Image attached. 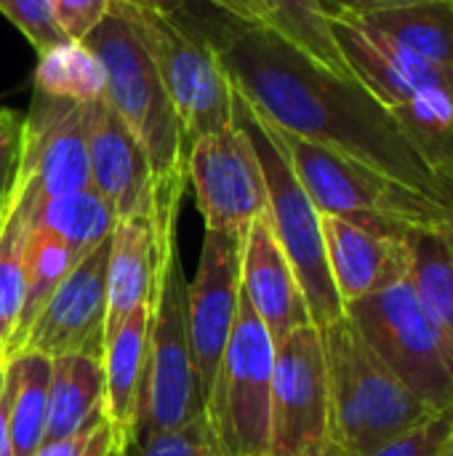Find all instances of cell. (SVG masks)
Wrapping results in <instances>:
<instances>
[{
  "label": "cell",
  "mask_w": 453,
  "mask_h": 456,
  "mask_svg": "<svg viewBox=\"0 0 453 456\" xmlns=\"http://www.w3.org/2000/svg\"><path fill=\"white\" fill-rule=\"evenodd\" d=\"M328 438V377L323 342L315 326H304L275 345L270 454H294Z\"/></svg>",
  "instance_id": "cell-13"
},
{
  "label": "cell",
  "mask_w": 453,
  "mask_h": 456,
  "mask_svg": "<svg viewBox=\"0 0 453 456\" xmlns=\"http://www.w3.org/2000/svg\"><path fill=\"white\" fill-rule=\"evenodd\" d=\"M83 43L96 53L104 69V102L117 112L147 155L152 206H182L190 142L142 40L125 19L109 11Z\"/></svg>",
  "instance_id": "cell-3"
},
{
  "label": "cell",
  "mask_w": 453,
  "mask_h": 456,
  "mask_svg": "<svg viewBox=\"0 0 453 456\" xmlns=\"http://www.w3.org/2000/svg\"><path fill=\"white\" fill-rule=\"evenodd\" d=\"M152 224L158 230L160 256L150 297L147 369L133 444L152 433L182 428L203 414V393L187 323V275L176 240L179 206L152 208Z\"/></svg>",
  "instance_id": "cell-4"
},
{
  "label": "cell",
  "mask_w": 453,
  "mask_h": 456,
  "mask_svg": "<svg viewBox=\"0 0 453 456\" xmlns=\"http://www.w3.org/2000/svg\"><path fill=\"white\" fill-rule=\"evenodd\" d=\"M240 289L275 345L296 329L312 326L299 278L286 259L267 214L256 216L243 235Z\"/></svg>",
  "instance_id": "cell-17"
},
{
  "label": "cell",
  "mask_w": 453,
  "mask_h": 456,
  "mask_svg": "<svg viewBox=\"0 0 453 456\" xmlns=\"http://www.w3.org/2000/svg\"><path fill=\"white\" fill-rule=\"evenodd\" d=\"M326 259L342 305H352L409 270L403 240L384 238L339 216H323Z\"/></svg>",
  "instance_id": "cell-18"
},
{
  "label": "cell",
  "mask_w": 453,
  "mask_h": 456,
  "mask_svg": "<svg viewBox=\"0 0 453 456\" xmlns=\"http://www.w3.org/2000/svg\"><path fill=\"white\" fill-rule=\"evenodd\" d=\"M104 422L101 361L88 355L51 358L45 444L93 430Z\"/></svg>",
  "instance_id": "cell-21"
},
{
  "label": "cell",
  "mask_w": 453,
  "mask_h": 456,
  "mask_svg": "<svg viewBox=\"0 0 453 456\" xmlns=\"http://www.w3.org/2000/svg\"><path fill=\"white\" fill-rule=\"evenodd\" d=\"M200 29L214 43L235 94L259 118L441 200L427 160L358 80L328 72L267 27L222 16Z\"/></svg>",
  "instance_id": "cell-1"
},
{
  "label": "cell",
  "mask_w": 453,
  "mask_h": 456,
  "mask_svg": "<svg viewBox=\"0 0 453 456\" xmlns=\"http://www.w3.org/2000/svg\"><path fill=\"white\" fill-rule=\"evenodd\" d=\"M83 256L67 246L61 238L43 227H27V246H24V302H21V315L16 334L5 350V358H11L21 339L27 337L29 326L40 315V310L48 305L59 283L69 275V270L80 262ZM3 358V361H5Z\"/></svg>",
  "instance_id": "cell-26"
},
{
  "label": "cell",
  "mask_w": 453,
  "mask_h": 456,
  "mask_svg": "<svg viewBox=\"0 0 453 456\" xmlns=\"http://www.w3.org/2000/svg\"><path fill=\"white\" fill-rule=\"evenodd\" d=\"M318 331L328 377V436L344 454H368L435 411L382 363L347 315Z\"/></svg>",
  "instance_id": "cell-5"
},
{
  "label": "cell",
  "mask_w": 453,
  "mask_h": 456,
  "mask_svg": "<svg viewBox=\"0 0 453 456\" xmlns=\"http://www.w3.org/2000/svg\"><path fill=\"white\" fill-rule=\"evenodd\" d=\"M128 454V449L112 436V430H109V425L107 422H101V428L96 430V438H93V444H91V449H88V454L85 456H125Z\"/></svg>",
  "instance_id": "cell-38"
},
{
  "label": "cell",
  "mask_w": 453,
  "mask_h": 456,
  "mask_svg": "<svg viewBox=\"0 0 453 456\" xmlns=\"http://www.w3.org/2000/svg\"><path fill=\"white\" fill-rule=\"evenodd\" d=\"M264 27L328 72L355 80L318 0H264Z\"/></svg>",
  "instance_id": "cell-27"
},
{
  "label": "cell",
  "mask_w": 453,
  "mask_h": 456,
  "mask_svg": "<svg viewBox=\"0 0 453 456\" xmlns=\"http://www.w3.org/2000/svg\"><path fill=\"white\" fill-rule=\"evenodd\" d=\"M187 184L195 190L206 230L246 235L267 208V184L254 142L235 118L227 128L192 142Z\"/></svg>",
  "instance_id": "cell-12"
},
{
  "label": "cell",
  "mask_w": 453,
  "mask_h": 456,
  "mask_svg": "<svg viewBox=\"0 0 453 456\" xmlns=\"http://www.w3.org/2000/svg\"><path fill=\"white\" fill-rule=\"evenodd\" d=\"M453 438V406L433 411L411 430L390 438L363 456H441Z\"/></svg>",
  "instance_id": "cell-31"
},
{
  "label": "cell",
  "mask_w": 453,
  "mask_h": 456,
  "mask_svg": "<svg viewBox=\"0 0 453 456\" xmlns=\"http://www.w3.org/2000/svg\"><path fill=\"white\" fill-rule=\"evenodd\" d=\"M318 3L328 13V19H339V16H366L374 11L400 8V5H411L422 0H318Z\"/></svg>",
  "instance_id": "cell-35"
},
{
  "label": "cell",
  "mask_w": 453,
  "mask_h": 456,
  "mask_svg": "<svg viewBox=\"0 0 453 456\" xmlns=\"http://www.w3.org/2000/svg\"><path fill=\"white\" fill-rule=\"evenodd\" d=\"M441 456H453V438H451V441H449V446L443 449V454H441Z\"/></svg>",
  "instance_id": "cell-43"
},
{
  "label": "cell",
  "mask_w": 453,
  "mask_h": 456,
  "mask_svg": "<svg viewBox=\"0 0 453 456\" xmlns=\"http://www.w3.org/2000/svg\"><path fill=\"white\" fill-rule=\"evenodd\" d=\"M235 120L246 128L254 142L264 184H267V222L291 262L299 286L304 291L310 318L315 329H323L344 315V305L334 289L326 240H323V214L315 208L312 198L294 174L283 147L278 144L272 128L235 94Z\"/></svg>",
  "instance_id": "cell-9"
},
{
  "label": "cell",
  "mask_w": 453,
  "mask_h": 456,
  "mask_svg": "<svg viewBox=\"0 0 453 456\" xmlns=\"http://www.w3.org/2000/svg\"><path fill=\"white\" fill-rule=\"evenodd\" d=\"M107 251L109 240L88 251L69 270L16 353L27 350L45 358L88 355L101 361L107 337Z\"/></svg>",
  "instance_id": "cell-15"
},
{
  "label": "cell",
  "mask_w": 453,
  "mask_h": 456,
  "mask_svg": "<svg viewBox=\"0 0 453 456\" xmlns=\"http://www.w3.org/2000/svg\"><path fill=\"white\" fill-rule=\"evenodd\" d=\"M0 456H13L11 428H8V406H5V390H3V369H0Z\"/></svg>",
  "instance_id": "cell-40"
},
{
  "label": "cell",
  "mask_w": 453,
  "mask_h": 456,
  "mask_svg": "<svg viewBox=\"0 0 453 456\" xmlns=\"http://www.w3.org/2000/svg\"><path fill=\"white\" fill-rule=\"evenodd\" d=\"M0 369L13 456H35L45 444L51 358L21 350L5 358Z\"/></svg>",
  "instance_id": "cell-22"
},
{
  "label": "cell",
  "mask_w": 453,
  "mask_h": 456,
  "mask_svg": "<svg viewBox=\"0 0 453 456\" xmlns=\"http://www.w3.org/2000/svg\"><path fill=\"white\" fill-rule=\"evenodd\" d=\"M158 256L160 240L152 216L115 222L107 251V337L133 310L150 302L158 278Z\"/></svg>",
  "instance_id": "cell-20"
},
{
  "label": "cell",
  "mask_w": 453,
  "mask_h": 456,
  "mask_svg": "<svg viewBox=\"0 0 453 456\" xmlns=\"http://www.w3.org/2000/svg\"><path fill=\"white\" fill-rule=\"evenodd\" d=\"M51 5L67 40H85L112 11L109 0H51Z\"/></svg>",
  "instance_id": "cell-33"
},
{
  "label": "cell",
  "mask_w": 453,
  "mask_h": 456,
  "mask_svg": "<svg viewBox=\"0 0 453 456\" xmlns=\"http://www.w3.org/2000/svg\"><path fill=\"white\" fill-rule=\"evenodd\" d=\"M147 331L150 302L133 310L104 342L101 377H104V422L112 436L131 449L147 369Z\"/></svg>",
  "instance_id": "cell-19"
},
{
  "label": "cell",
  "mask_w": 453,
  "mask_h": 456,
  "mask_svg": "<svg viewBox=\"0 0 453 456\" xmlns=\"http://www.w3.org/2000/svg\"><path fill=\"white\" fill-rule=\"evenodd\" d=\"M275 342L240 291L238 318L219 361L203 414L224 456L270 454Z\"/></svg>",
  "instance_id": "cell-10"
},
{
  "label": "cell",
  "mask_w": 453,
  "mask_h": 456,
  "mask_svg": "<svg viewBox=\"0 0 453 456\" xmlns=\"http://www.w3.org/2000/svg\"><path fill=\"white\" fill-rule=\"evenodd\" d=\"M243 235L206 230L198 270L187 281V323L203 401L216 377L240 305Z\"/></svg>",
  "instance_id": "cell-14"
},
{
  "label": "cell",
  "mask_w": 453,
  "mask_h": 456,
  "mask_svg": "<svg viewBox=\"0 0 453 456\" xmlns=\"http://www.w3.org/2000/svg\"><path fill=\"white\" fill-rule=\"evenodd\" d=\"M0 13L24 35V40H29L37 53L67 40L56 24L51 0H0Z\"/></svg>",
  "instance_id": "cell-32"
},
{
  "label": "cell",
  "mask_w": 453,
  "mask_h": 456,
  "mask_svg": "<svg viewBox=\"0 0 453 456\" xmlns=\"http://www.w3.org/2000/svg\"><path fill=\"white\" fill-rule=\"evenodd\" d=\"M262 456H347L331 438L318 444V446H310V449H302V452H294V454H262Z\"/></svg>",
  "instance_id": "cell-41"
},
{
  "label": "cell",
  "mask_w": 453,
  "mask_h": 456,
  "mask_svg": "<svg viewBox=\"0 0 453 456\" xmlns=\"http://www.w3.org/2000/svg\"><path fill=\"white\" fill-rule=\"evenodd\" d=\"M24 214L32 227H43L53 232L67 246H72L80 256L107 243L117 222L112 206L93 187L35 203Z\"/></svg>",
  "instance_id": "cell-25"
},
{
  "label": "cell",
  "mask_w": 453,
  "mask_h": 456,
  "mask_svg": "<svg viewBox=\"0 0 453 456\" xmlns=\"http://www.w3.org/2000/svg\"><path fill=\"white\" fill-rule=\"evenodd\" d=\"M267 126L323 216H339L395 240H403L414 227H438L451 222L441 200L427 198L360 160L291 136L272 123Z\"/></svg>",
  "instance_id": "cell-6"
},
{
  "label": "cell",
  "mask_w": 453,
  "mask_h": 456,
  "mask_svg": "<svg viewBox=\"0 0 453 456\" xmlns=\"http://www.w3.org/2000/svg\"><path fill=\"white\" fill-rule=\"evenodd\" d=\"M85 136L91 187L112 206L115 216H152L147 155L104 99L85 107Z\"/></svg>",
  "instance_id": "cell-16"
},
{
  "label": "cell",
  "mask_w": 453,
  "mask_h": 456,
  "mask_svg": "<svg viewBox=\"0 0 453 456\" xmlns=\"http://www.w3.org/2000/svg\"><path fill=\"white\" fill-rule=\"evenodd\" d=\"M438 184H441V200H443V206H446V211H449V219H451L453 224V174L441 176Z\"/></svg>",
  "instance_id": "cell-42"
},
{
  "label": "cell",
  "mask_w": 453,
  "mask_h": 456,
  "mask_svg": "<svg viewBox=\"0 0 453 456\" xmlns=\"http://www.w3.org/2000/svg\"><path fill=\"white\" fill-rule=\"evenodd\" d=\"M19 131H21V115L13 110H0V206L13 184V176H16Z\"/></svg>",
  "instance_id": "cell-34"
},
{
  "label": "cell",
  "mask_w": 453,
  "mask_h": 456,
  "mask_svg": "<svg viewBox=\"0 0 453 456\" xmlns=\"http://www.w3.org/2000/svg\"><path fill=\"white\" fill-rule=\"evenodd\" d=\"M403 243L409 251V278L453 345V224L414 227Z\"/></svg>",
  "instance_id": "cell-24"
},
{
  "label": "cell",
  "mask_w": 453,
  "mask_h": 456,
  "mask_svg": "<svg viewBox=\"0 0 453 456\" xmlns=\"http://www.w3.org/2000/svg\"><path fill=\"white\" fill-rule=\"evenodd\" d=\"M352 77L395 118L433 174H453V64H430L352 16L331 19Z\"/></svg>",
  "instance_id": "cell-2"
},
{
  "label": "cell",
  "mask_w": 453,
  "mask_h": 456,
  "mask_svg": "<svg viewBox=\"0 0 453 456\" xmlns=\"http://www.w3.org/2000/svg\"><path fill=\"white\" fill-rule=\"evenodd\" d=\"M99 428H101V425H99ZM99 428L83 430V433L69 436V438H61V441H48V444H43V446L37 449V454L35 456H85L88 454V449H91V444H93V438H96V430H99Z\"/></svg>",
  "instance_id": "cell-37"
},
{
  "label": "cell",
  "mask_w": 453,
  "mask_h": 456,
  "mask_svg": "<svg viewBox=\"0 0 453 456\" xmlns=\"http://www.w3.org/2000/svg\"><path fill=\"white\" fill-rule=\"evenodd\" d=\"M125 456H224V452L206 414H200L182 428L152 433L136 441Z\"/></svg>",
  "instance_id": "cell-30"
},
{
  "label": "cell",
  "mask_w": 453,
  "mask_h": 456,
  "mask_svg": "<svg viewBox=\"0 0 453 456\" xmlns=\"http://www.w3.org/2000/svg\"><path fill=\"white\" fill-rule=\"evenodd\" d=\"M366 345L430 409L453 406V345L422 305L409 270L344 307Z\"/></svg>",
  "instance_id": "cell-8"
},
{
  "label": "cell",
  "mask_w": 453,
  "mask_h": 456,
  "mask_svg": "<svg viewBox=\"0 0 453 456\" xmlns=\"http://www.w3.org/2000/svg\"><path fill=\"white\" fill-rule=\"evenodd\" d=\"M35 91L53 99L93 104L104 99V69L83 40H61L37 53Z\"/></svg>",
  "instance_id": "cell-28"
},
{
  "label": "cell",
  "mask_w": 453,
  "mask_h": 456,
  "mask_svg": "<svg viewBox=\"0 0 453 456\" xmlns=\"http://www.w3.org/2000/svg\"><path fill=\"white\" fill-rule=\"evenodd\" d=\"M142 40L158 77L176 110L184 136L195 139L222 131L235 118V88L200 24L184 13H160L133 5H112Z\"/></svg>",
  "instance_id": "cell-7"
},
{
  "label": "cell",
  "mask_w": 453,
  "mask_h": 456,
  "mask_svg": "<svg viewBox=\"0 0 453 456\" xmlns=\"http://www.w3.org/2000/svg\"><path fill=\"white\" fill-rule=\"evenodd\" d=\"M112 5H133V8H150L160 13H184L187 0H109Z\"/></svg>",
  "instance_id": "cell-39"
},
{
  "label": "cell",
  "mask_w": 453,
  "mask_h": 456,
  "mask_svg": "<svg viewBox=\"0 0 453 456\" xmlns=\"http://www.w3.org/2000/svg\"><path fill=\"white\" fill-rule=\"evenodd\" d=\"M85 107L35 91L29 112L21 115L19 163L11 184L24 211L91 187Z\"/></svg>",
  "instance_id": "cell-11"
},
{
  "label": "cell",
  "mask_w": 453,
  "mask_h": 456,
  "mask_svg": "<svg viewBox=\"0 0 453 456\" xmlns=\"http://www.w3.org/2000/svg\"><path fill=\"white\" fill-rule=\"evenodd\" d=\"M352 19L430 64H453V0H422Z\"/></svg>",
  "instance_id": "cell-23"
},
{
  "label": "cell",
  "mask_w": 453,
  "mask_h": 456,
  "mask_svg": "<svg viewBox=\"0 0 453 456\" xmlns=\"http://www.w3.org/2000/svg\"><path fill=\"white\" fill-rule=\"evenodd\" d=\"M214 5L222 16H230L243 24L264 27V0H203Z\"/></svg>",
  "instance_id": "cell-36"
},
{
  "label": "cell",
  "mask_w": 453,
  "mask_h": 456,
  "mask_svg": "<svg viewBox=\"0 0 453 456\" xmlns=\"http://www.w3.org/2000/svg\"><path fill=\"white\" fill-rule=\"evenodd\" d=\"M27 214L13 190H8L0 206V366L5 350L16 334L21 302H24V246H27Z\"/></svg>",
  "instance_id": "cell-29"
}]
</instances>
